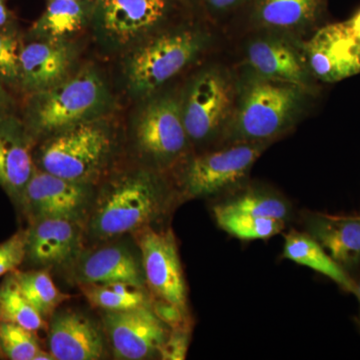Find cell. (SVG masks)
Returning a JSON list of instances; mask_svg holds the SVG:
<instances>
[{"mask_svg":"<svg viewBox=\"0 0 360 360\" xmlns=\"http://www.w3.org/2000/svg\"><path fill=\"white\" fill-rule=\"evenodd\" d=\"M191 338V328H172L165 345L161 348L160 355L162 359H186L187 348Z\"/></svg>","mask_w":360,"mask_h":360,"instance_id":"cell-32","label":"cell"},{"mask_svg":"<svg viewBox=\"0 0 360 360\" xmlns=\"http://www.w3.org/2000/svg\"><path fill=\"white\" fill-rule=\"evenodd\" d=\"M168 0H101L99 27L116 44H129L165 18Z\"/></svg>","mask_w":360,"mask_h":360,"instance_id":"cell-15","label":"cell"},{"mask_svg":"<svg viewBox=\"0 0 360 360\" xmlns=\"http://www.w3.org/2000/svg\"><path fill=\"white\" fill-rule=\"evenodd\" d=\"M27 231H18L0 243V277L18 269L26 258Z\"/></svg>","mask_w":360,"mask_h":360,"instance_id":"cell-31","label":"cell"},{"mask_svg":"<svg viewBox=\"0 0 360 360\" xmlns=\"http://www.w3.org/2000/svg\"><path fill=\"white\" fill-rule=\"evenodd\" d=\"M104 329L115 359L141 360L160 354L170 328L151 307L104 311Z\"/></svg>","mask_w":360,"mask_h":360,"instance_id":"cell-12","label":"cell"},{"mask_svg":"<svg viewBox=\"0 0 360 360\" xmlns=\"http://www.w3.org/2000/svg\"><path fill=\"white\" fill-rule=\"evenodd\" d=\"M167 205V191L160 177L148 170H136L104 189L90 219V231L103 240L135 232L150 226Z\"/></svg>","mask_w":360,"mask_h":360,"instance_id":"cell-3","label":"cell"},{"mask_svg":"<svg viewBox=\"0 0 360 360\" xmlns=\"http://www.w3.org/2000/svg\"><path fill=\"white\" fill-rule=\"evenodd\" d=\"M354 283H355L354 295L356 296L357 300H359V302L360 303V274H359V276L357 277L356 279H354Z\"/></svg>","mask_w":360,"mask_h":360,"instance_id":"cell-37","label":"cell"},{"mask_svg":"<svg viewBox=\"0 0 360 360\" xmlns=\"http://www.w3.org/2000/svg\"><path fill=\"white\" fill-rule=\"evenodd\" d=\"M245 0H206L208 6L213 11H219V13H224V11H231L243 4Z\"/></svg>","mask_w":360,"mask_h":360,"instance_id":"cell-34","label":"cell"},{"mask_svg":"<svg viewBox=\"0 0 360 360\" xmlns=\"http://www.w3.org/2000/svg\"><path fill=\"white\" fill-rule=\"evenodd\" d=\"M135 137L141 153L158 167H170L180 160L189 143L180 97L167 94L150 99L137 117Z\"/></svg>","mask_w":360,"mask_h":360,"instance_id":"cell-8","label":"cell"},{"mask_svg":"<svg viewBox=\"0 0 360 360\" xmlns=\"http://www.w3.org/2000/svg\"><path fill=\"white\" fill-rule=\"evenodd\" d=\"M49 352L56 360H97L105 354L98 326L77 311L53 314L49 331Z\"/></svg>","mask_w":360,"mask_h":360,"instance_id":"cell-16","label":"cell"},{"mask_svg":"<svg viewBox=\"0 0 360 360\" xmlns=\"http://www.w3.org/2000/svg\"><path fill=\"white\" fill-rule=\"evenodd\" d=\"M0 321L18 324L30 330H40L45 321L28 302L13 274H7L0 284Z\"/></svg>","mask_w":360,"mask_h":360,"instance_id":"cell-28","label":"cell"},{"mask_svg":"<svg viewBox=\"0 0 360 360\" xmlns=\"http://www.w3.org/2000/svg\"><path fill=\"white\" fill-rule=\"evenodd\" d=\"M22 44L14 30H0V82L6 87L18 86Z\"/></svg>","mask_w":360,"mask_h":360,"instance_id":"cell-30","label":"cell"},{"mask_svg":"<svg viewBox=\"0 0 360 360\" xmlns=\"http://www.w3.org/2000/svg\"><path fill=\"white\" fill-rule=\"evenodd\" d=\"M302 49L316 82L333 84L360 73V42L347 21L319 28L302 41Z\"/></svg>","mask_w":360,"mask_h":360,"instance_id":"cell-10","label":"cell"},{"mask_svg":"<svg viewBox=\"0 0 360 360\" xmlns=\"http://www.w3.org/2000/svg\"><path fill=\"white\" fill-rule=\"evenodd\" d=\"M0 30H14L13 14L6 0H0Z\"/></svg>","mask_w":360,"mask_h":360,"instance_id":"cell-35","label":"cell"},{"mask_svg":"<svg viewBox=\"0 0 360 360\" xmlns=\"http://www.w3.org/2000/svg\"><path fill=\"white\" fill-rule=\"evenodd\" d=\"M347 23L355 37L360 42V8L352 16L350 20H347Z\"/></svg>","mask_w":360,"mask_h":360,"instance_id":"cell-36","label":"cell"},{"mask_svg":"<svg viewBox=\"0 0 360 360\" xmlns=\"http://www.w3.org/2000/svg\"><path fill=\"white\" fill-rule=\"evenodd\" d=\"M110 129L99 120L82 123L49 136L39 151L40 168L56 176L89 184L110 155Z\"/></svg>","mask_w":360,"mask_h":360,"instance_id":"cell-6","label":"cell"},{"mask_svg":"<svg viewBox=\"0 0 360 360\" xmlns=\"http://www.w3.org/2000/svg\"><path fill=\"white\" fill-rule=\"evenodd\" d=\"M212 212L219 229L241 240H264L281 233L286 227V222L283 220L232 212L217 205L213 206Z\"/></svg>","mask_w":360,"mask_h":360,"instance_id":"cell-27","label":"cell"},{"mask_svg":"<svg viewBox=\"0 0 360 360\" xmlns=\"http://www.w3.org/2000/svg\"><path fill=\"white\" fill-rule=\"evenodd\" d=\"M303 226L345 271L359 269L360 217L307 213Z\"/></svg>","mask_w":360,"mask_h":360,"instance_id":"cell-19","label":"cell"},{"mask_svg":"<svg viewBox=\"0 0 360 360\" xmlns=\"http://www.w3.org/2000/svg\"><path fill=\"white\" fill-rule=\"evenodd\" d=\"M135 232L144 278L153 298L172 303L189 315L186 278L174 231L146 226Z\"/></svg>","mask_w":360,"mask_h":360,"instance_id":"cell-9","label":"cell"},{"mask_svg":"<svg viewBox=\"0 0 360 360\" xmlns=\"http://www.w3.org/2000/svg\"><path fill=\"white\" fill-rule=\"evenodd\" d=\"M314 94L300 85L260 77L245 68L236 77V108L219 146L274 141L300 122Z\"/></svg>","mask_w":360,"mask_h":360,"instance_id":"cell-1","label":"cell"},{"mask_svg":"<svg viewBox=\"0 0 360 360\" xmlns=\"http://www.w3.org/2000/svg\"><path fill=\"white\" fill-rule=\"evenodd\" d=\"M41 350L34 331L0 321V352L11 360H35Z\"/></svg>","mask_w":360,"mask_h":360,"instance_id":"cell-29","label":"cell"},{"mask_svg":"<svg viewBox=\"0 0 360 360\" xmlns=\"http://www.w3.org/2000/svg\"><path fill=\"white\" fill-rule=\"evenodd\" d=\"M89 198L86 184L71 181L35 169L26 184L21 202L32 219L41 217L77 219Z\"/></svg>","mask_w":360,"mask_h":360,"instance_id":"cell-14","label":"cell"},{"mask_svg":"<svg viewBox=\"0 0 360 360\" xmlns=\"http://www.w3.org/2000/svg\"><path fill=\"white\" fill-rule=\"evenodd\" d=\"M77 54L68 39H35L22 44L18 86L30 96L60 84L71 75Z\"/></svg>","mask_w":360,"mask_h":360,"instance_id":"cell-13","label":"cell"},{"mask_svg":"<svg viewBox=\"0 0 360 360\" xmlns=\"http://www.w3.org/2000/svg\"><path fill=\"white\" fill-rule=\"evenodd\" d=\"M14 101L6 85L0 82V118L13 115Z\"/></svg>","mask_w":360,"mask_h":360,"instance_id":"cell-33","label":"cell"},{"mask_svg":"<svg viewBox=\"0 0 360 360\" xmlns=\"http://www.w3.org/2000/svg\"><path fill=\"white\" fill-rule=\"evenodd\" d=\"M89 14L84 0H49L30 33L34 39H70L84 27Z\"/></svg>","mask_w":360,"mask_h":360,"instance_id":"cell-23","label":"cell"},{"mask_svg":"<svg viewBox=\"0 0 360 360\" xmlns=\"http://www.w3.org/2000/svg\"><path fill=\"white\" fill-rule=\"evenodd\" d=\"M245 58L246 68L260 77L300 85L314 94L316 90L302 39L262 32L245 44Z\"/></svg>","mask_w":360,"mask_h":360,"instance_id":"cell-11","label":"cell"},{"mask_svg":"<svg viewBox=\"0 0 360 360\" xmlns=\"http://www.w3.org/2000/svg\"><path fill=\"white\" fill-rule=\"evenodd\" d=\"M87 302L103 311H122L151 307V298L143 286L122 281L105 283H80Z\"/></svg>","mask_w":360,"mask_h":360,"instance_id":"cell-25","label":"cell"},{"mask_svg":"<svg viewBox=\"0 0 360 360\" xmlns=\"http://www.w3.org/2000/svg\"><path fill=\"white\" fill-rule=\"evenodd\" d=\"M80 229L72 217H41L32 219L27 229L26 258L39 266L61 265L77 257Z\"/></svg>","mask_w":360,"mask_h":360,"instance_id":"cell-17","label":"cell"},{"mask_svg":"<svg viewBox=\"0 0 360 360\" xmlns=\"http://www.w3.org/2000/svg\"><path fill=\"white\" fill-rule=\"evenodd\" d=\"M11 274L26 300L44 321L54 314L61 303L70 298V295H65L58 290L46 269L27 271L16 269Z\"/></svg>","mask_w":360,"mask_h":360,"instance_id":"cell-26","label":"cell"},{"mask_svg":"<svg viewBox=\"0 0 360 360\" xmlns=\"http://www.w3.org/2000/svg\"><path fill=\"white\" fill-rule=\"evenodd\" d=\"M281 257L309 267L331 279L347 292L355 293L354 279L352 274L336 264L326 250L307 231L291 229L284 234Z\"/></svg>","mask_w":360,"mask_h":360,"instance_id":"cell-22","label":"cell"},{"mask_svg":"<svg viewBox=\"0 0 360 360\" xmlns=\"http://www.w3.org/2000/svg\"><path fill=\"white\" fill-rule=\"evenodd\" d=\"M0 355H1V352H0Z\"/></svg>","mask_w":360,"mask_h":360,"instance_id":"cell-38","label":"cell"},{"mask_svg":"<svg viewBox=\"0 0 360 360\" xmlns=\"http://www.w3.org/2000/svg\"><path fill=\"white\" fill-rule=\"evenodd\" d=\"M272 142H243L194 156L181 175L184 196L202 198L240 186Z\"/></svg>","mask_w":360,"mask_h":360,"instance_id":"cell-7","label":"cell"},{"mask_svg":"<svg viewBox=\"0 0 360 360\" xmlns=\"http://www.w3.org/2000/svg\"><path fill=\"white\" fill-rule=\"evenodd\" d=\"M208 42L205 32L191 28L161 32L142 42L125 66L130 91L137 96H153L194 63Z\"/></svg>","mask_w":360,"mask_h":360,"instance_id":"cell-4","label":"cell"},{"mask_svg":"<svg viewBox=\"0 0 360 360\" xmlns=\"http://www.w3.org/2000/svg\"><path fill=\"white\" fill-rule=\"evenodd\" d=\"M322 0H257L253 20L264 32L300 39L319 20Z\"/></svg>","mask_w":360,"mask_h":360,"instance_id":"cell-21","label":"cell"},{"mask_svg":"<svg viewBox=\"0 0 360 360\" xmlns=\"http://www.w3.org/2000/svg\"><path fill=\"white\" fill-rule=\"evenodd\" d=\"M110 101V90L101 73L85 66L60 84L30 94L23 122L32 137H49L99 120Z\"/></svg>","mask_w":360,"mask_h":360,"instance_id":"cell-2","label":"cell"},{"mask_svg":"<svg viewBox=\"0 0 360 360\" xmlns=\"http://www.w3.org/2000/svg\"><path fill=\"white\" fill-rule=\"evenodd\" d=\"M217 205L262 219L283 220L286 224L293 214L292 205L284 196L262 187H248L234 191Z\"/></svg>","mask_w":360,"mask_h":360,"instance_id":"cell-24","label":"cell"},{"mask_svg":"<svg viewBox=\"0 0 360 360\" xmlns=\"http://www.w3.org/2000/svg\"><path fill=\"white\" fill-rule=\"evenodd\" d=\"M32 139L25 122L14 115L0 118V186L18 201L35 170Z\"/></svg>","mask_w":360,"mask_h":360,"instance_id":"cell-18","label":"cell"},{"mask_svg":"<svg viewBox=\"0 0 360 360\" xmlns=\"http://www.w3.org/2000/svg\"><path fill=\"white\" fill-rule=\"evenodd\" d=\"M80 283H105L122 281L143 286L142 264L124 245H108L90 251L77 266Z\"/></svg>","mask_w":360,"mask_h":360,"instance_id":"cell-20","label":"cell"},{"mask_svg":"<svg viewBox=\"0 0 360 360\" xmlns=\"http://www.w3.org/2000/svg\"><path fill=\"white\" fill-rule=\"evenodd\" d=\"M180 101L189 142L219 144L236 108V77L224 66H208L196 73Z\"/></svg>","mask_w":360,"mask_h":360,"instance_id":"cell-5","label":"cell"}]
</instances>
